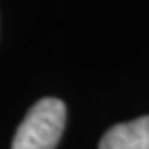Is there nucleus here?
I'll return each instance as SVG.
<instances>
[{
	"mask_svg": "<svg viewBox=\"0 0 149 149\" xmlns=\"http://www.w3.org/2000/svg\"><path fill=\"white\" fill-rule=\"evenodd\" d=\"M67 120L65 102L56 97L40 99L15 133L11 149H54Z\"/></svg>",
	"mask_w": 149,
	"mask_h": 149,
	"instance_id": "obj_1",
	"label": "nucleus"
},
{
	"mask_svg": "<svg viewBox=\"0 0 149 149\" xmlns=\"http://www.w3.org/2000/svg\"><path fill=\"white\" fill-rule=\"evenodd\" d=\"M99 149H149V115L110 127Z\"/></svg>",
	"mask_w": 149,
	"mask_h": 149,
	"instance_id": "obj_2",
	"label": "nucleus"
}]
</instances>
